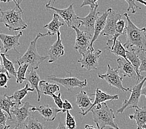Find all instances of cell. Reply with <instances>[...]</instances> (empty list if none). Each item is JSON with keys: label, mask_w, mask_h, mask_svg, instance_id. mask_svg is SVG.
<instances>
[{"label": "cell", "mask_w": 146, "mask_h": 129, "mask_svg": "<svg viewBox=\"0 0 146 129\" xmlns=\"http://www.w3.org/2000/svg\"><path fill=\"white\" fill-rule=\"evenodd\" d=\"M123 16L126 17L127 25L125 27L127 41L123 46L126 50L134 48L137 51L146 50V27L139 29L131 21L129 15L125 13Z\"/></svg>", "instance_id": "1"}, {"label": "cell", "mask_w": 146, "mask_h": 129, "mask_svg": "<svg viewBox=\"0 0 146 129\" xmlns=\"http://www.w3.org/2000/svg\"><path fill=\"white\" fill-rule=\"evenodd\" d=\"M93 115V122L98 129H104L109 127L110 129H119L114 122L115 115L113 109L108 107L106 103L97 104L90 110Z\"/></svg>", "instance_id": "2"}, {"label": "cell", "mask_w": 146, "mask_h": 129, "mask_svg": "<svg viewBox=\"0 0 146 129\" xmlns=\"http://www.w3.org/2000/svg\"><path fill=\"white\" fill-rule=\"evenodd\" d=\"M48 36V34H38L35 39L33 41L31 42L29 46L27 48L26 52L22 57L20 58H18L17 59V63L18 65L21 64H27L30 67V69H34L35 70L39 68L40 65L44 60L48 57V56H41V55L38 53L37 49V42L38 39L41 37H44Z\"/></svg>", "instance_id": "3"}, {"label": "cell", "mask_w": 146, "mask_h": 129, "mask_svg": "<svg viewBox=\"0 0 146 129\" xmlns=\"http://www.w3.org/2000/svg\"><path fill=\"white\" fill-rule=\"evenodd\" d=\"M0 22L4 24L10 31H19L27 28V24L22 18L23 11L16 6L7 11H3L0 8Z\"/></svg>", "instance_id": "4"}, {"label": "cell", "mask_w": 146, "mask_h": 129, "mask_svg": "<svg viewBox=\"0 0 146 129\" xmlns=\"http://www.w3.org/2000/svg\"><path fill=\"white\" fill-rule=\"evenodd\" d=\"M51 1L50 0L47 4L46 5L47 10H52L55 13L60 16L63 19L65 22L69 27L75 26L80 28L82 26V21L78 19V16L75 13L74 9V3H72L68 8L64 9H58L55 8L52 5H50Z\"/></svg>", "instance_id": "5"}, {"label": "cell", "mask_w": 146, "mask_h": 129, "mask_svg": "<svg viewBox=\"0 0 146 129\" xmlns=\"http://www.w3.org/2000/svg\"><path fill=\"white\" fill-rule=\"evenodd\" d=\"M146 81V76L138 84L135 85L133 88L130 89L131 96L129 99H124L123 102L122 106L116 111L117 114H123L124 111L127 109L135 108L137 107V104L139 102L140 97L141 96V89Z\"/></svg>", "instance_id": "6"}, {"label": "cell", "mask_w": 146, "mask_h": 129, "mask_svg": "<svg viewBox=\"0 0 146 129\" xmlns=\"http://www.w3.org/2000/svg\"><path fill=\"white\" fill-rule=\"evenodd\" d=\"M108 69L105 74L98 73V77L106 81L110 86L114 87L123 92L130 91L129 88H126L123 86V78L119 74L117 69H113L108 64L107 65Z\"/></svg>", "instance_id": "7"}, {"label": "cell", "mask_w": 146, "mask_h": 129, "mask_svg": "<svg viewBox=\"0 0 146 129\" xmlns=\"http://www.w3.org/2000/svg\"><path fill=\"white\" fill-rule=\"evenodd\" d=\"M102 53V52L100 50H92L88 48L82 55V58L78 60V62L81 64L82 68H85L88 71L97 69Z\"/></svg>", "instance_id": "8"}, {"label": "cell", "mask_w": 146, "mask_h": 129, "mask_svg": "<svg viewBox=\"0 0 146 129\" xmlns=\"http://www.w3.org/2000/svg\"><path fill=\"white\" fill-rule=\"evenodd\" d=\"M33 107L29 102H23L22 106H16L11 110V115L15 116L16 118V120L14 121V123L16 124V126L19 128H22L27 118L32 116V111L31 109Z\"/></svg>", "instance_id": "9"}, {"label": "cell", "mask_w": 146, "mask_h": 129, "mask_svg": "<svg viewBox=\"0 0 146 129\" xmlns=\"http://www.w3.org/2000/svg\"><path fill=\"white\" fill-rule=\"evenodd\" d=\"M47 79H49L50 81L56 82L61 85L68 91H72L74 88L76 87L83 88L87 85V79H85L81 81L80 79H79L78 77L70 76L67 78H58L55 76H48Z\"/></svg>", "instance_id": "10"}, {"label": "cell", "mask_w": 146, "mask_h": 129, "mask_svg": "<svg viewBox=\"0 0 146 129\" xmlns=\"http://www.w3.org/2000/svg\"><path fill=\"white\" fill-rule=\"evenodd\" d=\"M72 28L75 30L76 33L74 49L80 54L82 55L90 48V42H91L92 37L90 36L84 30H80L78 27L73 26Z\"/></svg>", "instance_id": "11"}, {"label": "cell", "mask_w": 146, "mask_h": 129, "mask_svg": "<svg viewBox=\"0 0 146 129\" xmlns=\"http://www.w3.org/2000/svg\"><path fill=\"white\" fill-rule=\"evenodd\" d=\"M123 15L117 13L111 9L107 17L105 26L101 33V36L113 37L116 34V26L117 22L122 18Z\"/></svg>", "instance_id": "12"}, {"label": "cell", "mask_w": 146, "mask_h": 129, "mask_svg": "<svg viewBox=\"0 0 146 129\" xmlns=\"http://www.w3.org/2000/svg\"><path fill=\"white\" fill-rule=\"evenodd\" d=\"M98 5L96 6L95 8L90 9L88 15L84 17H78V19L82 21V26L85 27V32L87 33L90 36L93 37L95 30V24L96 19L99 16L100 13L97 12V9Z\"/></svg>", "instance_id": "13"}, {"label": "cell", "mask_w": 146, "mask_h": 129, "mask_svg": "<svg viewBox=\"0 0 146 129\" xmlns=\"http://www.w3.org/2000/svg\"><path fill=\"white\" fill-rule=\"evenodd\" d=\"M93 96L94 95H89L85 91H80L76 95V101L75 103L80 109L82 110V114L83 116H85L86 114L89 112L90 107L92 106V101L93 99Z\"/></svg>", "instance_id": "14"}, {"label": "cell", "mask_w": 146, "mask_h": 129, "mask_svg": "<svg viewBox=\"0 0 146 129\" xmlns=\"http://www.w3.org/2000/svg\"><path fill=\"white\" fill-rule=\"evenodd\" d=\"M22 36L23 32L21 31H20L18 34L15 35V36L0 33V40H1L3 45V48L5 49V54H6L7 52L11 50H15L17 52V53L19 54L16 48L20 45L19 40Z\"/></svg>", "instance_id": "15"}, {"label": "cell", "mask_w": 146, "mask_h": 129, "mask_svg": "<svg viewBox=\"0 0 146 129\" xmlns=\"http://www.w3.org/2000/svg\"><path fill=\"white\" fill-rule=\"evenodd\" d=\"M57 39L55 42L54 44L50 47L48 50V57L49 58L48 62L49 64L57 61L58 58L63 56L65 54L64 46L62 44V41L61 40V34L60 31H58L57 34Z\"/></svg>", "instance_id": "16"}, {"label": "cell", "mask_w": 146, "mask_h": 129, "mask_svg": "<svg viewBox=\"0 0 146 129\" xmlns=\"http://www.w3.org/2000/svg\"><path fill=\"white\" fill-rule=\"evenodd\" d=\"M32 112L37 111L40 116L42 117L47 122H52L57 117L58 112H62V110L57 108H55L49 105H41L39 107H33L31 108Z\"/></svg>", "instance_id": "17"}, {"label": "cell", "mask_w": 146, "mask_h": 129, "mask_svg": "<svg viewBox=\"0 0 146 129\" xmlns=\"http://www.w3.org/2000/svg\"><path fill=\"white\" fill-rule=\"evenodd\" d=\"M112 8H108L106 11L104 13L103 15L100 16H98V18L96 19V22L95 24V30H94V35L92 37V39L90 42V49L92 50H94V48L93 47V44L98 39V38L100 36V34L103 31L104 27L105 26L107 17L108 16Z\"/></svg>", "instance_id": "18"}, {"label": "cell", "mask_w": 146, "mask_h": 129, "mask_svg": "<svg viewBox=\"0 0 146 129\" xmlns=\"http://www.w3.org/2000/svg\"><path fill=\"white\" fill-rule=\"evenodd\" d=\"M138 52L134 48H129L126 50V57L127 60L130 62L131 65L133 66L135 73L137 75L136 84H138L145 77V76H141L139 72V67L141 64V59L138 55Z\"/></svg>", "instance_id": "19"}, {"label": "cell", "mask_w": 146, "mask_h": 129, "mask_svg": "<svg viewBox=\"0 0 146 129\" xmlns=\"http://www.w3.org/2000/svg\"><path fill=\"white\" fill-rule=\"evenodd\" d=\"M116 62L118 65V71L123 75V77L137 79L136 73L129 61L126 60L124 58L121 57L117 59Z\"/></svg>", "instance_id": "20"}, {"label": "cell", "mask_w": 146, "mask_h": 129, "mask_svg": "<svg viewBox=\"0 0 146 129\" xmlns=\"http://www.w3.org/2000/svg\"><path fill=\"white\" fill-rule=\"evenodd\" d=\"M27 74L26 76V81H28L31 86V88L35 89L37 92L38 96L37 101L39 102L41 99L40 91L39 90V83L40 81V79L39 76L38 75L36 70L34 69H30L27 70Z\"/></svg>", "instance_id": "21"}, {"label": "cell", "mask_w": 146, "mask_h": 129, "mask_svg": "<svg viewBox=\"0 0 146 129\" xmlns=\"http://www.w3.org/2000/svg\"><path fill=\"white\" fill-rule=\"evenodd\" d=\"M129 117L136 122L137 129H142V126L146 123V106L135 108L134 112L129 115Z\"/></svg>", "instance_id": "22"}, {"label": "cell", "mask_w": 146, "mask_h": 129, "mask_svg": "<svg viewBox=\"0 0 146 129\" xmlns=\"http://www.w3.org/2000/svg\"><path fill=\"white\" fill-rule=\"evenodd\" d=\"M16 106V104L14 102L12 96H9L6 94L0 96V109L6 112V114L8 115L9 119L11 121H13V118L11 114V110Z\"/></svg>", "instance_id": "23"}, {"label": "cell", "mask_w": 146, "mask_h": 129, "mask_svg": "<svg viewBox=\"0 0 146 129\" xmlns=\"http://www.w3.org/2000/svg\"><path fill=\"white\" fill-rule=\"evenodd\" d=\"M95 98L94 100V102L92 104V106L90 107L89 110V112L92 109V108L95 106L97 104H99L103 103H105L106 101H114V100H117L119 99V96L117 95H111L110 94L105 93L102 91V90L100 89L99 88H97L96 89V92L95 95Z\"/></svg>", "instance_id": "24"}, {"label": "cell", "mask_w": 146, "mask_h": 129, "mask_svg": "<svg viewBox=\"0 0 146 129\" xmlns=\"http://www.w3.org/2000/svg\"><path fill=\"white\" fill-rule=\"evenodd\" d=\"M63 26H64V24L60 21V16L57 14L54 13L53 19L49 23L46 24L44 26V28L48 30V32H47L48 36H55V35H57L59 29Z\"/></svg>", "instance_id": "25"}, {"label": "cell", "mask_w": 146, "mask_h": 129, "mask_svg": "<svg viewBox=\"0 0 146 129\" xmlns=\"http://www.w3.org/2000/svg\"><path fill=\"white\" fill-rule=\"evenodd\" d=\"M36 91L35 89L29 86L28 83H26L24 88L16 91L13 94V99L16 104V106H20L23 104V99L25 97L29 92Z\"/></svg>", "instance_id": "26"}, {"label": "cell", "mask_w": 146, "mask_h": 129, "mask_svg": "<svg viewBox=\"0 0 146 129\" xmlns=\"http://www.w3.org/2000/svg\"><path fill=\"white\" fill-rule=\"evenodd\" d=\"M39 90L41 94L52 96L60 91V87L56 84H52L45 80H42L39 83Z\"/></svg>", "instance_id": "27"}, {"label": "cell", "mask_w": 146, "mask_h": 129, "mask_svg": "<svg viewBox=\"0 0 146 129\" xmlns=\"http://www.w3.org/2000/svg\"><path fill=\"white\" fill-rule=\"evenodd\" d=\"M110 52L117 57H121L124 58L126 60H128L126 57V49L121 44L119 37L116 41L113 48L110 50Z\"/></svg>", "instance_id": "28"}, {"label": "cell", "mask_w": 146, "mask_h": 129, "mask_svg": "<svg viewBox=\"0 0 146 129\" xmlns=\"http://www.w3.org/2000/svg\"><path fill=\"white\" fill-rule=\"evenodd\" d=\"M8 55L6 54H0V56L1 57L3 60V67L6 69V71L9 73V75L13 76L14 77H16V71L14 63L11 60H8L6 56Z\"/></svg>", "instance_id": "29"}, {"label": "cell", "mask_w": 146, "mask_h": 129, "mask_svg": "<svg viewBox=\"0 0 146 129\" xmlns=\"http://www.w3.org/2000/svg\"><path fill=\"white\" fill-rule=\"evenodd\" d=\"M24 125L25 126L26 129H46V127L34 118L33 115L27 118Z\"/></svg>", "instance_id": "30"}, {"label": "cell", "mask_w": 146, "mask_h": 129, "mask_svg": "<svg viewBox=\"0 0 146 129\" xmlns=\"http://www.w3.org/2000/svg\"><path fill=\"white\" fill-rule=\"evenodd\" d=\"M29 67V65L26 64L19 65L18 71H16V83L21 85L23 82L26 81V72Z\"/></svg>", "instance_id": "31"}, {"label": "cell", "mask_w": 146, "mask_h": 129, "mask_svg": "<svg viewBox=\"0 0 146 129\" xmlns=\"http://www.w3.org/2000/svg\"><path fill=\"white\" fill-rule=\"evenodd\" d=\"M65 125L67 129H76V124L75 118L72 116L69 111L66 112Z\"/></svg>", "instance_id": "32"}, {"label": "cell", "mask_w": 146, "mask_h": 129, "mask_svg": "<svg viewBox=\"0 0 146 129\" xmlns=\"http://www.w3.org/2000/svg\"><path fill=\"white\" fill-rule=\"evenodd\" d=\"M11 76L6 71L0 73V88H8V83Z\"/></svg>", "instance_id": "33"}, {"label": "cell", "mask_w": 146, "mask_h": 129, "mask_svg": "<svg viewBox=\"0 0 146 129\" xmlns=\"http://www.w3.org/2000/svg\"><path fill=\"white\" fill-rule=\"evenodd\" d=\"M125 27H126V26H125L124 20L121 19L118 21L116 26V34L118 35L119 37L121 36H123V35L126 34Z\"/></svg>", "instance_id": "34"}, {"label": "cell", "mask_w": 146, "mask_h": 129, "mask_svg": "<svg viewBox=\"0 0 146 129\" xmlns=\"http://www.w3.org/2000/svg\"><path fill=\"white\" fill-rule=\"evenodd\" d=\"M144 51L138 52V55L139 57L141 64L139 67V72H146V55Z\"/></svg>", "instance_id": "35"}, {"label": "cell", "mask_w": 146, "mask_h": 129, "mask_svg": "<svg viewBox=\"0 0 146 129\" xmlns=\"http://www.w3.org/2000/svg\"><path fill=\"white\" fill-rule=\"evenodd\" d=\"M128 4V8L127 11L131 12L132 14H135L136 13V8L141 9L139 6H138L135 4V0H125Z\"/></svg>", "instance_id": "36"}, {"label": "cell", "mask_w": 146, "mask_h": 129, "mask_svg": "<svg viewBox=\"0 0 146 129\" xmlns=\"http://www.w3.org/2000/svg\"><path fill=\"white\" fill-rule=\"evenodd\" d=\"M61 96H62V93H59L57 96H56L54 94V95H53L51 97L53 98V99L54 101V103H55V104H56L58 109L62 110V104H63V101H62V100Z\"/></svg>", "instance_id": "37"}, {"label": "cell", "mask_w": 146, "mask_h": 129, "mask_svg": "<svg viewBox=\"0 0 146 129\" xmlns=\"http://www.w3.org/2000/svg\"><path fill=\"white\" fill-rule=\"evenodd\" d=\"M98 1V0H83L80 7L83 8V7L86 6H89L90 7V9H93L96 6H98V4H97V1Z\"/></svg>", "instance_id": "38"}, {"label": "cell", "mask_w": 146, "mask_h": 129, "mask_svg": "<svg viewBox=\"0 0 146 129\" xmlns=\"http://www.w3.org/2000/svg\"><path fill=\"white\" fill-rule=\"evenodd\" d=\"M73 109V106L71 104V103L67 99H65L64 102L63 104H62V112L63 113H65L67 111H69Z\"/></svg>", "instance_id": "39"}, {"label": "cell", "mask_w": 146, "mask_h": 129, "mask_svg": "<svg viewBox=\"0 0 146 129\" xmlns=\"http://www.w3.org/2000/svg\"><path fill=\"white\" fill-rule=\"evenodd\" d=\"M7 119H9V117H8L5 112L0 109V124L6 125Z\"/></svg>", "instance_id": "40"}, {"label": "cell", "mask_w": 146, "mask_h": 129, "mask_svg": "<svg viewBox=\"0 0 146 129\" xmlns=\"http://www.w3.org/2000/svg\"><path fill=\"white\" fill-rule=\"evenodd\" d=\"M56 129H67V128L65 127L64 123L62 122H60L58 125V127H57Z\"/></svg>", "instance_id": "41"}, {"label": "cell", "mask_w": 146, "mask_h": 129, "mask_svg": "<svg viewBox=\"0 0 146 129\" xmlns=\"http://www.w3.org/2000/svg\"><path fill=\"white\" fill-rule=\"evenodd\" d=\"M11 1H13L14 3H15L16 6L17 8H18L20 10V11H23V10H22V9H21V6H19V5H18V3H17V2H16V0H5V3H8V2Z\"/></svg>", "instance_id": "42"}, {"label": "cell", "mask_w": 146, "mask_h": 129, "mask_svg": "<svg viewBox=\"0 0 146 129\" xmlns=\"http://www.w3.org/2000/svg\"><path fill=\"white\" fill-rule=\"evenodd\" d=\"M141 95L145 96L146 98V85H145L142 87V88L141 89Z\"/></svg>", "instance_id": "43"}, {"label": "cell", "mask_w": 146, "mask_h": 129, "mask_svg": "<svg viewBox=\"0 0 146 129\" xmlns=\"http://www.w3.org/2000/svg\"><path fill=\"white\" fill-rule=\"evenodd\" d=\"M85 129H96V128L93 125H86L85 126Z\"/></svg>", "instance_id": "44"}, {"label": "cell", "mask_w": 146, "mask_h": 129, "mask_svg": "<svg viewBox=\"0 0 146 129\" xmlns=\"http://www.w3.org/2000/svg\"><path fill=\"white\" fill-rule=\"evenodd\" d=\"M9 128L10 125H3L2 124H0V129H7Z\"/></svg>", "instance_id": "45"}, {"label": "cell", "mask_w": 146, "mask_h": 129, "mask_svg": "<svg viewBox=\"0 0 146 129\" xmlns=\"http://www.w3.org/2000/svg\"><path fill=\"white\" fill-rule=\"evenodd\" d=\"M135 1L141 3V4H142L143 5H144L145 7H146V1H144V0H135Z\"/></svg>", "instance_id": "46"}, {"label": "cell", "mask_w": 146, "mask_h": 129, "mask_svg": "<svg viewBox=\"0 0 146 129\" xmlns=\"http://www.w3.org/2000/svg\"><path fill=\"white\" fill-rule=\"evenodd\" d=\"M23 0H16V2H17V3H18V5L19 6H20V5L21 4V3L23 2Z\"/></svg>", "instance_id": "47"}, {"label": "cell", "mask_w": 146, "mask_h": 129, "mask_svg": "<svg viewBox=\"0 0 146 129\" xmlns=\"http://www.w3.org/2000/svg\"><path fill=\"white\" fill-rule=\"evenodd\" d=\"M6 71V70L4 68V67H1V68H0V73L3 72V71Z\"/></svg>", "instance_id": "48"}, {"label": "cell", "mask_w": 146, "mask_h": 129, "mask_svg": "<svg viewBox=\"0 0 146 129\" xmlns=\"http://www.w3.org/2000/svg\"><path fill=\"white\" fill-rule=\"evenodd\" d=\"M142 129H146V123L142 126Z\"/></svg>", "instance_id": "49"}, {"label": "cell", "mask_w": 146, "mask_h": 129, "mask_svg": "<svg viewBox=\"0 0 146 129\" xmlns=\"http://www.w3.org/2000/svg\"><path fill=\"white\" fill-rule=\"evenodd\" d=\"M3 2V3H5V0H0V3Z\"/></svg>", "instance_id": "50"}, {"label": "cell", "mask_w": 146, "mask_h": 129, "mask_svg": "<svg viewBox=\"0 0 146 129\" xmlns=\"http://www.w3.org/2000/svg\"><path fill=\"white\" fill-rule=\"evenodd\" d=\"M3 49V47H1V46H0V53H1V50Z\"/></svg>", "instance_id": "51"}, {"label": "cell", "mask_w": 146, "mask_h": 129, "mask_svg": "<svg viewBox=\"0 0 146 129\" xmlns=\"http://www.w3.org/2000/svg\"><path fill=\"white\" fill-rule=\"evenodd\" d=\"M7 129H9V128H7ZM13 129H19V127H17V126H16V127H15V128H14Z\"/></svg>", "instance_id": "52"}, {"label": "cell", "mask_w": 146, "mask_h": 129, "mask_svg": "<svg viewBox=\"0 0 146 129\" xmlns=\"http://www.w3.org/2000/svg\"><path fill=\"white\" fill-rule=\"evenodd\" d=\"M2 67V65H1V60H0V68H1Z\"/></svg>", "instance_id": "53"}, {"label": "cell", "mask_w": 146, "mask_h": 129, "mask_svg": "<svg viewBox=\"0 0 146 129\" xmlns=\"http://www.w3.org/2000/svg\"><path fill=\"white\" fill-rule=\"evenodd\" d=\"M144 52H145V53H146V50H144Z\"/></svg>", "instance_id": "54"}]
</instances>
